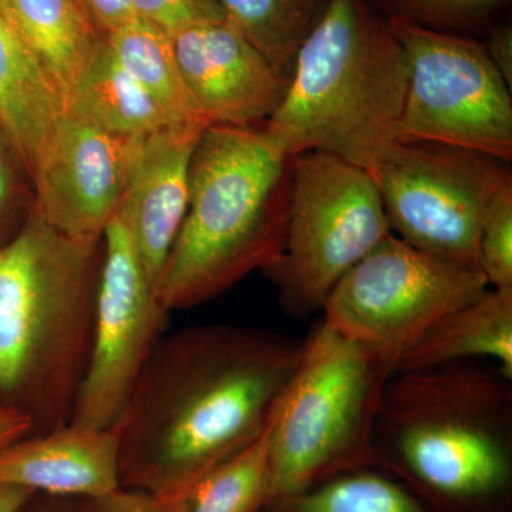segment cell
Here are the masks:
<instances>
[{
    "label": "cell",
    "mask_w": 512,
    "mask_h": 512,
    "mask_svg": "<svg viewBox=\"0 0 512 512\" xmlns=\"http://www.w3.org/2000/svg\"><path fill=\"white\" fill-rule=\"evenodd\" d=\"M6 3L63 100L103 35L80 0H6Z\"/></svg>",
    "instance_id": "obj_19"
},
{
    "label": "cell",
    "mask_w": 512,
    "mask_h": 512,
    "mask_svg": "<svg viewBox=\"0 0 512 512\" xmlns=\"http://www.w3.org/2000/svg\"><path fill=\"white\" fill-rule=\"evenodd\" d=\"M202 133L168 127L140 140L117 208L157 292L187 212L191 158Z\"/></svg>",
    "instance_id": "obj_14"
},
{
    "label": "cell",
    "mask_w": 512,
    "mask_h": 512,
    "mask_svg": "<svg viewBox=\"0 0 512 512\" xmlns=\"http://www.w3.org/2000/svg\"><path fill=\"white\" fill-rule=\"evenodd\" d=\"M409 82L402 43L365 0H326L264 131L285 153H326L370 171L396 147Z\"/></svg>",
    "instance_id": "obj_4"
},
{
    "label": "cell",
    "mask_w": 512,
    "mask_h": 512,
    "mask_svg": "<svg viewBox=\"0 0 512 512\" xmlns=\"http://www.w3.org/2000/svg\"><path fill=\"white\" fill-rule=\"evenodd\" d=\"M101 241L57 231L35 207L0 245V400L33 434L72 420L92 356Z\"/></svg>",
    "instance_id": "obj_3"
},
{
    "label": "cell",
    "mask_w": 512,
    "mask_h": 512,
    "mask_svg": "<svg viewBox=\"0 0 512 512\" xmlns=\"http://www.w3.org/2000/svg\"><path fill=\"white\" fill-rule=\"evenodd\" d=\"M138 19L167 35L201 23L224 20L218 0H131Z\"/></svg>",
    "instance_id": "obj_27"
},
{
    "label": "cell",
    "mask_w": 512,
    "mask_h": 512,
    "mask_svg": "<svg viewBox=\"0 0 512 512\" xmlns=\"http://www.w3.org/2000/svg\"><path fill=\"white\" fill-rule=\"evenodd\" d=\"M62 110V96L0 0V124L28 175Z\"/></svg>",
    "instance_id": "obj_16"
},
{
    "label": "cell",
    "mask_w": 512,
    "mask_h": 512,
    "mask_svg": "<svg viewBox=\"0 0 512 512\" xmlns=\"http://www.w3.org/2000/svg\"><path fill=\"white\" fill-rule=\"evenodd\" d=\"M18 512H170L150 495L121 490L103 497L33 493Z\"/></svg>",
    "instance_id": "obj_26"
},
{
    "label": "cell",
    "mask_w": 512,
    "mask_h": 512,
    "mask_svg": "<svg viewBox=\"0 0 512 512\" xmlns=\"http://www.w3.org/2000/svg\"><path fill=\"white\" fill-rule=\"evenodd\" d=\"M478 265L490 288H512V183L504 185L485 208Z\"/></svg>",
    "instance_id": "obj_25"
},
{
    "label": "cell",
    "mask_w": 512,
    "mask_h": 512,
    "mask_svg": "<svg viewBox=\"0 0 512 512\" xmlns=\"http://www.w3.org/2000/svg\"><path fill=\"white\" fill-rule=\"evenodd\" d=\"M488 288L480 269L437 258L390 234L340 279L322 319L397 370L439 320Z\"/></svg>",
    "instance_id": "obj_8"
},
{
    "label": "cell",
    "mask_w": 512,
    "mask_h": 512,
    "mask_svg": "<svg viewBox=\"0 0 512 512\" xmlns=\"http://www.w3.org/2000/svg\"><path fill=\"white\" fill-rule=\"evenodd\" d=\"M275 413V412H274ZM271 420L254 441L184 491L170 512H261L272 498Z\"/></svg>",
    "instance_id": "obj_21"
},
{
    "label": "cell",
    "mask_w": 512,
    "mask_h": 512,
    "mask_svg": "<svg viewBox=\"0 0 512 512\" xmlns=\"http://www.w3.org/2000/svg\"><path fill=\"white\" fill-rule=\"evenodd\" d=\"M70 111L123 138H146L171 127L164 111L113 55L104 36L63 99Z\"/></svg>",
    "instance_id": "obj_18"
},
{
    "label": "cell",
    "mask_w": 512,
    "mask_h": 512,
    "mask_svg": "<svg viewBox=\"0 0 512 512\" xmlns=\"http://www.w3.org/2000/svg\"><path fill=\"white\" fill-rule=\"evenodd\" d=\"M303 342L237 325L161 336L113 426L121 488L168 505L268 426Z\"/></svg>",
    "instance_id": "obj_1"
},
{
    "label": "cell",
    "mask_w": 512,
    "mask_h": 512,
    "mask_svg": "<svg viewBox=\"0 0 512 512\" xmlns=\"http://www.w3.org/2000/svg\"><path fill=\"white\" fill-rule=\"evenodd\" d=\"M22 173H26L25 167L0 124V232L5 231L20 210Z\"/></svg>",
    "instance_id": "obj_28"
},
{
    "label": "cell",
    "mask_w": 512,
    "mask_h": 512,
    "mask_svg": "<svg viewBox=\"0 0 512 512\" xmlns=\"http://www.w3.org/2000/svg\"><path fill=\"white\" fill-rule=\"evenodd\" d=\"M261 512H427L389 474L370 467L343 474L303 493L276 498Z\"/></svg>",
    "instance_id": "obj_23"
},
{
    "label": "cell",
    "mask_w": 512,
    "mask_h": 512,
    "mask_svg": "<svg viewBox=\"0 0 512 512\" xmlns=\"http://www.w3.org/2000/svg\"><path fill=\"white\" fill-rule=\"evenodd\" d=\"M101 35L123 28L137 19L131 0H80Z\"/></svg>",
    "instance_id": "obj_29"
},
{
    "label": "cell",
    "mask_w": 512,
    "mask_h": 512,
    "mask_svg": "<svg viewBox=\"0 0 512 512\" xmlns=\"http://www.w3.org/2000/svg\"><path fill=\"white\" fill-rule=\"evenodd\" d=\"M167 315L130 235L114 217L103 234L92 356L70 423L113 429Z\"/></svg>",
    "instance_id": "obj_11"
},
{
    "label": "cell",
    "mask_w": 512,
    "mask_h": 512,
    "mask_svg": "<svg viewBox=\"0 0 512 512\" xmlns=\"http://www.w3.org/2000/svg\"><path fill=\"white\" fill-rule=\"evenodd\" d=\"M485 52L493 62L495 69L503 76L505 83L512 89V26L507 20H501L483 37Z\"/></svg>",
    "instance_id": "obj_30"
},
{
    "label": "cell",
    "mask_w": 512,
    "mask_h": 512,
    "mask_svg": "<svg viewBox=\"0 0 512 512\" xmlns=\"http://www.w3.org/2000/svg\"><path fill=\"white\" fill-rule=\"evenodd\" d=\"M373 446L427 512H512V379L474 362L399 370Z\"/></svg>",
    "instance_id": "obj_2"
},
{
    "label": "cell",
    "mask_w": 512,
    "mask_h": 512,
    "mask_svg": "<svg viewBox=\"0 0 512 512\" xmlns=\"http://www.w3.org/2000/svg\"><path fill=\"white\" fill-rule=\"evenodd\" d=\"M33 434L32 420L15 407L0 404V451Z\"/></svg>",
    "instance_id": "obj_31"
},
{
    "label": "cell",
    "mask_w": 512,
    "mask_h": 512,
    "mask_svg": "<svg viewBox=\"0 0 512 512\" xmlns=\"http://www.w3.org/2000/svg\"><path fill=\"white\" fill-rule=\"evenodd\" d=\"M170 37L185 86L208 126L256 128L274 116L288 83L225 20Z\"/></svg>",
    "instance_id": "obj_13"
},
{
    "label": "cell",
    "mask_w": 512,
    "mask_h": 512,
    "mask_svg": "<svg viewBox=\"0 0 512 512\" xmlns=\"http://www.w3.org/2000/svg\"><path fill=\"white\" fill-rule=\"evenodd\" d=\"M104 39L121 66L164 111L171 127H210L185 86L170 35L137 18Z\"/></svg>",
    "instance_id": "obj_20"
},
{
    "label": "cell",
    "mask_w": 512,
    "mask_h": 512,
    "mask_svg": "<svg viewBox=\"0 0 512 512\" xmlns=\"http://www.w3.org/2000/svg\"><path fill=\"white\" fill-rule=\"evenodd\" d=\"M0 404H3V403H2V400H0Z\"/></svg>",
    "instance_id": "obj_33"
},
{
    "label": "cell",
    "mask_w": 512,
    "mask_h": 512,
    "mask_svg": "<svg viewBox=\"0 0 512 512\" xmlns=\"http://www.w3.org/2000/svg\"><path fill=\"white\" fill-rule=\"evenodd\" d=\"M293 157L264 128L210 126L192 153L187 212L165 262V311L217 298L284 248Z\"/></svg>",
    "instance_id": "obj_5"
},
{
    "label": "cell",
    "mask_w": 512,
    "mask_h": 512,
    "mask_svg": "<svg viewBox=\"0 0 512 512\" xmlns=\"http://www.w3.org/2000/svg\"><path fill=\"white\" fill-rule=\"evenodd\" d=\"M389 20L448 35L483 39L504 19L511 0H365Z\"/></svg>",
    "instance_id": "obj_24"
},
{
    "label": "cell",
    "mask_w": 512,
    "mask_h": 512,
    "mask_svg": "<svg viewBox=\"0 0 512 512\" xmlns=\"http://www.w3.org/2000/svg\"><path fill=\"white\" fill-rule=\"evenodd\" d=\"M140 140L113 136L62 110L29 175L33 207L67 237L101 241L116 217Z\"/></svg>",
    "instance_id": "obj_12"
},
{
    "label": "cell",
    "mask_w": 512,
    "mask_h": 512,
    "mask_svg": "<svg viewBox=\"0 0 512 512\" xmlns=\"http://www.w3.org/2000/svg\"><path fill=\"white\" fill-rule=\"evenodd\" d=\"M32 494L19 485L0 484V512H18Z\"/></svg>",
    "instance_id": "obj_32"
},
{
    "label": "cell",
    "mask_w": 512,
    "mask_h": 512,
    "mask_svg": "<svg viewBox=\"0 0 512 512\" xmlns=\"http://www.w3.org/2000/svg\"><path fill=\"white\" fill-rule=\"evenodd\" d=\"M392 234L365 168L326 153L293 157L284 248L265 268L286 315L322 312L340 279Z\"/></svg>",
    "instance_id": "obj_7"
},
{
    "label": "cell",
    "mask_w": 512,
    "mask_h": 512,
    "mask_svg": "<svg viewBox=\"0 0 512 512\" xmlns=\"http://www.w3.org/2000/svg\"><path fill=\"white\" fill-rule=\"evenodd\" d=\"M491 360L512 379V288H488L439 320L403 357L399 370Z\"/></svg>",
    "instance_id": "obj_17"
},
{
    "label": "cell",
    "mask_w": 512,
    "mask_h": 512,
    "mask_svg": "<svg viewBox=\"0 0 512 512\" xmlns=\"http://www.w3.org/2000/svg\"><path fill=\"white\" fill-rule=\"evenodd\" d=\"M0 484L32 493L103 497L121 490L120 447L113 429L64 424L0 451Z\"/></svg>",
    "instance_id": "obj_15"
},
{
    "label": "cell",
    "mask_w": 512,
    "mask_h": 512,
    "mask_svg": "<svg viewBox=\"0 0 512 512\" xmlns=\"http://www.w3.org/2000/svg\"><path fill=\"white\" fill-rule=\"evenodd\" d=\"M369 173L393 235L437 258L480 269L481 220L491 198L512 183L510 163L453 144L410 141L397 143Z\"/></svg>",
    "instance_id": "obj_9"
},
{
    "label": "cell",
    "mask_w": 512,
    "mask_h": 512,
    "mask_svg": "<svg viewBox=\"0 0 512 512\" xmlns=\"http://www.w3.org/2000/svg\"><path fill=\"white\" fill-rule=\"evenodd\" d=\"M394 373L375 350L320 320L272 420L271 501L375 467L377 414Z\"/></svg>",
    "instance_id": "obj_6"
},
{
    "label": "cell",
    "mask_w": 512,
    "mask_h": 512,
    "mask_svg": "<svg viewBox=\"0 0 512 512\" xmlns=\"http://www.w3.org/2000/svg\"><path fill=\"white\" fill-rule=\"evenodd\" d=\"M389 23L409 66L397 143L453 144L511 163L512 89L483 40Z\"/></svg>",
    "instance_id": "obj_10"
},
{
    "label": "cell",
    "mask_w": 512,
    "mask_h": 512,
    "mask_svg": "<svg viewBox=\"0 0 512 512\" xmlns=\"http://www.w3.org/2000/svg\"><path fill=\"white\" fill-rule=\"evenodd\" d=\"M225 22L289 84L296 53L326 0H218Z\"/></svg>",
    "instance_id": "obj_22"
}]
</instances>
